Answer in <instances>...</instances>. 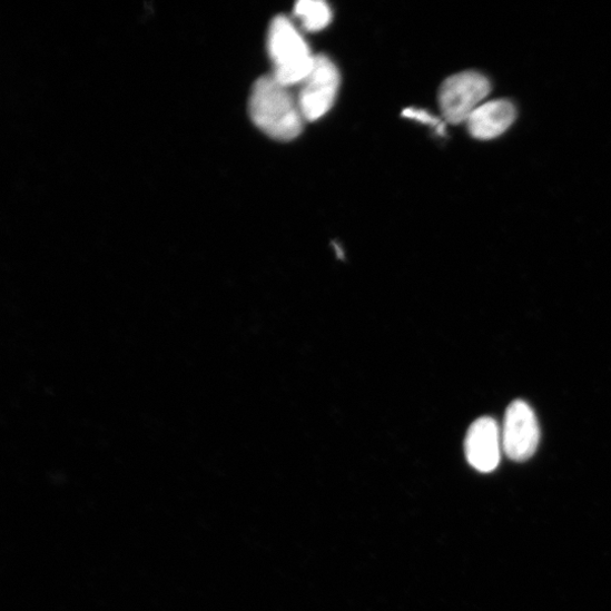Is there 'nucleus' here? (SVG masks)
Returning <instances> with one entry per match:
<instances>
[{
  "mask_svg": "<svg viewBox=\"0 0 611 611\" xmlns=\"http://www.w3.org/2000/svg\"><path fill=\"white\" fill-rule=\"evenodd\" d=\"M274 76L258 79L249 98L253 122L270 139L289 142L298 138L304 128V116L298 100Z\"/></svg>",
  "mask_w": 611,
  "mask_h": 611,
  "instance_id": "nucleus-1",
  "label": "nucleus"
},
{
  "mask_svg": "<svg viewBox=\"0 0 611 611\" xmlns=\"http://www.w3.org/2000/svg\"><path fill=\"white\" fill-rule=\"evenodd\" d=\"M267 51L274 63V76L282 85L290 88L308 77L314 66L315 56L286 17L272 21L267 33Z\"/></svg>",
  "mask_w": 611,
  "mask_h": 611,
  "instance_id": "nucleus-2",
  "label": "nucleus"
},
{
  "mask_svg": "<svg viewBox=\"0 0 611 611\" xmlns=\"http://www.w3.org/2000/svg\"><path fill=\"white\" fill-rule=\"evenodd\" d=\"M490 80L479 72H462L444 81L438 101L445 121L466 122L471 114L481 107L491 93Z\"/></svg>",
  "mask_w": 611,
  "mask_h": 611,
  "instance_id": "nucleus-3",
  "label": "nucleus"
},
{
  "mask_svg": "<svg viewBox=\"0 0 611 611\" xmlns=\"http://www.w3.org/2000/svg\"><path fill=\"white\" fill-rule=\"evenodd\" d=\"M300 86L298 105L304 119L315 121L322 118L333 107L338 92L336 65L327 56H315L312 71Z\"/></svg>",
  "mask_w": 611,
  "mask_h": 611,
  "instance_id": "nucleus-4",
  "label": "nucleus"
},
{
  "mask_svg": "<svg viewBox=\"0 0 611 611\" xmlns=\"http://www.w3.org/2000/svg\"><path fill=\"white\" fill-rule=\"evenodd\" d=\"M539 440V424L531 406L522 400L512 402L502 428L504 453L513 461H525L535 453Z\"/></svg>",
  "mask_w": 611,
  "mask_h": 611,
  "instance_id": "nucleus-5",
  "label": "nucleus"
},
{
  "mask_svg": "<svg viewBox=\"0 0 611 611\" xmlns=\"http://www.w3.org/2000/svg\"><path fill=\"white\" fill-rule=\"evenodd\" d=\"M467 462L481 472L494 471L503 451L502 431L495 420L483 417L469 428L464 442Z\"/></svg>",
  "mask_w": 611,
  "mask_h": 611,
  "instance_id": "nucleus-6",
  "label": "nucleus"
},
{
  "mask_svg": "<svg viewBox=\"0 0 611 611\" xmlns=\"http://www.w3.org/2000/svg\"><path fill=\"white\" fill-rule=\"evenodd\" d=\"M515 107L507 100H494L475 109L466 120L474 139L489 141L499 138L514 122Z\"/></svg>",
  "mask_w": 611,
  "mask_h": 611,
  "instance_id": "nucleus-7",
  "label": "nucleus"
},
{
  "mask_svg": "<svg viewBox=\"0 0 611 611\" xmlns=\"http://www.w3.org/2000/svg\"><path fill=\"white\" fill-rule=\"evenodd\" d=\"M295 16L309 32H318L332 21V11L322 0H300L295 7Z\"/></svg>",
  "mask_w": 611,
  "mask_h": 611,
  "instance_id": "nucleus-8",
  "label": "nucleus"
},
{
  "mask_svg": "<svg viewBox=\"0 0 611 611\" xmlns=\"http://www.w3.org/2000/svg\"><path fill=\"white\" fill-rule=\"evenodd\" d=\"M402 116L416 120L424 125H430L436 129L438 134H445V124L440 118H436L432 114L423 109L407 108L402 112Z\"/></svg>",
  "mask_w": 611,
  "mask_h": 611,
  "instance_id": "nucleus-9",
  "label": "nucleus"
}]
</instances>
